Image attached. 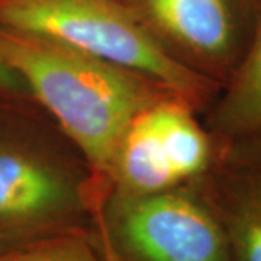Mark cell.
<instances>
[{
    "instance_id": "52a82bcc",
    "label": "cell",
    "mask_w": 261,
    "mask_h": 261,
    "mask_svg": "<svg viewBox=\"0 0 261 261\" xmlns=\"http://www.w3.org/2000/svg\"><path fill=\"white\" fill-rule=\"evenodd\" d=\"M155 105L138 113L123 132L105 180L108 190L148 195L180 186L160 135Z\"/></svg>"
},
{
    "instance_id": "7c38bea8",
    "label": "cell",
    "mask_w": 261,
    "mask_h": 261,
    "mask_svg": "<svg viewBox=\"0 0 261 261\" xmlns=\"http://www.w3.org/2000/svg\"><path fill=\"white\" fill-rule=\"evenodd\" d=\"M97 235V238H99V243H100V247H102V252H103V260L105 261H119L116 258V255L113 254V251L111 250V247L108 245V243L103 240L102 237L99 235V233L96 232Z\"/></svg>"
},
{
    "instance_id": "6da1fadb",
    "label": "cell",
    "mask_w": 261,
    "mask_h": 261,
    "mask_svg": "<svg viewBox=\"0 0 261 261\" xmlns=\"http://www.w3.org/2000/svg\"><path fill=\"white\" fill-rule=\"evenodd\" d=\"M0 58L105 187L115 149L132 119L166 97H177L121 65L13 29L0 28Z\"/></svg>"
},
{
    "instance_id": "8fae6325",
    "label": "cell",
    "mask_w": 261,
    "mask_h": 261,
    "mask_svg": "<svg viewBox=\"0 0 261 261\" xmlns=\"http://www.w3.org/2000/svg\"><path fill=\"white\" fill-rule=\"evenodd\" d=\"M27 93L28 90L22 80L0 58V100H9Z\"/></svg>"
},
{
    "instance_id": "8992f818",
    "label": "cell",
    "mask_w": 261,
    "mask_h": 261,
    "mask_svg": "<svg viewBox=\"0 0 261 261\" xmlns=\"http://www.w3.org/2000/svg\"><path fill=\"white\" fill-rule=\"evenodd\" d=\"M195 185L224 228L232 261H261V168L216 163Z\"/></svg>"
},
{
    "instance_id": "ba28073f",
    "label": "cell",
    "mask_w": 261,
    "mask_h": 261,
    "mask_svg": "<svg viewBox=\"0 0 261 261\" xmlns=\"http://www.w3.org/2000/svg\"><path fill=\"white\" fill-rule=\"evenodd\" d=\"M206 129L216 144L261 130V13L240 64L206 111Z\"/></svg>"
},
{
    "instance_id": "30bf717a",
    "label": "cell",
    "mask_w": 261,
    "mask_h": 261,
    "mask_svg": "<svg viewBox=\"0 0 261 261\" xmlns=\"http://www.w3.org/2000/svg\"><path fill=\"white\" fill-rule=\"evenodd\" d=\"M218 145L216 163L235 167L261 168V130Z\"/></svg>"
},
{
    "instance_id": "9c48e42d",
    "label": "cell",
    "mask_w": 261,
    "mask_h": 261,
    "mask_svg": "<svg viewBox=\"0 0 261 261\" xmlns=\"http://www.w3.org/2000/svg\"><path fill=\"white\" fill-rule=\"evenodd\" d=\"M0 261H105L93 228L56 233L0 252Z\"/></svg>"
},
{
    "instance_id": "4fadbf2b",
    "label": "cell",
    "mask_w": 261,
    "mask_h": 261,
    "mask_svg": "<svg viewBox=\"0 0 261 261\" xmlns=\"http://www.w3.org/2000/svg\"><path fill=\"white\" fill-rule=\"evenodd\" d=\"M16 245H20V244H13L9 243V241H3V240H0V252L6 251V250H9L12 247H16Z\"/></svg>"
},
{
    "instance_id": "7a4b0ae2",
    "label": "cell",
    "mask_w": 261,
    "mask_h": 261,
    "mask_svg": "<svg viewBox=\"0 0 261 261\" xmlns=\"http://www.w3.org/2000/svg\"><path fill=\"white\" fill-rule=\"evenodd\" d=\"M0 28L48 38L145 75L197 113L221 90L170 58L121 0H0Z\"/></svg>"
},
{
    "instance_id": "5b68a950",
    "label": "cell",
    "mask_w": 261,
    "mask_h": 261,
    "mask_svg": "<svg viewBox=\"0 0 261 261\" xmlns=\"http://www.w3.org/2000/svg\"><path fill=\"white\" fill-rule=\"evenodd\" d=\"M160 48L196 74L224 86L250 45L255 0H121Z\"/></svg>"
},
{
    "instance_id": "277c9868",
    "label": "cell",
    "mask_w": 261,
    "mask_h": 261,
    "mask_svg": "<svg viewBox=\"0 0 261 261\" xmlns=\"http://www.w3.org/2000/svg\"><path fill=\"white\" fill-rule=\"evenodd\" d=\"M93 225L119 261H232L224 228L195 181L148 195L106 189Z\"/></svg>"
},
{
    "instance_id": "5bb4252c",
    "label": "cell",
    "mask_w": 261,
    "mask_h": 261,
    "mask_svg": "<svg viewBox=\"0 0 261 261\" xmlns=\"http://www.w3.org/2000/svg\"><path fill=\"white\" fill-rule=\"evenodd\" d=\"M255 3L258 5V8H260V9H261V0H255Z\"/></svg>"
},
{
    "instance_id": "3957f363",
    "label": "cell",
    "mask_w": 261,
    "mask_h": 261,
    "mask_svg": "<svg viewBox=\"0 0 261 261\" xmlns=\"http://www.w3.org/2000/svg\"><path fill=\"white\" fill-rule=\"evenodd\" d=\"M105 190L83 159L49 140L0 134V240L25 244L93 228Z\"/></svg>"
}]
</instances>
